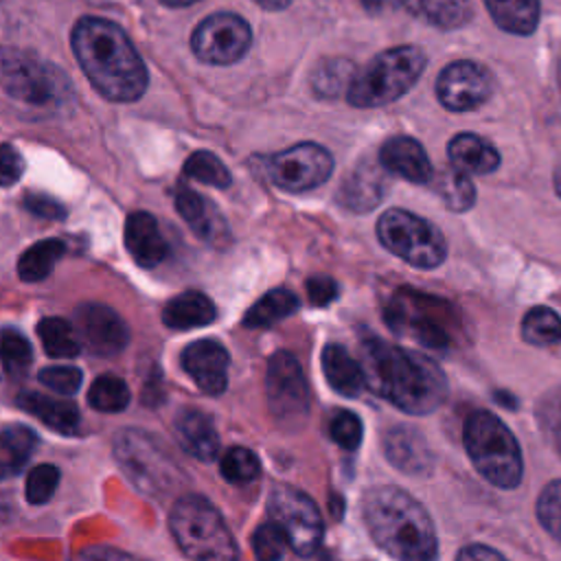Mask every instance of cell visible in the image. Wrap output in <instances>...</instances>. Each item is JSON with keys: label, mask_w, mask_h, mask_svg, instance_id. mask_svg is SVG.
Wrapping results in <instances>:
<instances>
[{"label": "cell", "mask_w": 561, "mask_h": 561, "mask_svg": "<svg viewBox=\"0 0 561 561\" xmlns=\"http://www.w3.org/2000/svg\"><path fill=\"white\" fill-rule=\"evenodd\" d=\"M298 309V298L296 294H291L285 287H276L270 289L267 294H263L243 316V324L250 329H263V327H272L274 322L287 318L289 313H294Z\"/></svg>", "instance_id": "cell-31"}, {"label": "cell", "mask_w": 561, "mask_h": 561, "mask_svg": "<svg viewBox=\"0 0 561 561\" xmlns=\"http://www.w3.org/2000/svg\"><path fill=\"white\" fill-rule=\"evenodd\" d=\"M228 351L217 340H195L182 351V366L206 394H221L228 383Z\"/></svg>", "instance_id": "cell-17"}, {"label": "cell", "mask_w": 561, "mask_h": 561, "mask_svg": "<svg viewBox=\"0 0 561 561\" xmlns=\"http://www.w3.org/2000/svg\"><path fill=\"white\" fill-rule=\"evenodd\" d=\"M449 164L467 175H486L500 167V151L478 134H458L447 145Z\"/></svg>", "instance_id": "cell-24"}, {"label": "cell", "mask_w": 561, "mask_h": 561, "mask_svg": "<svg viewBox=\"0 0 561 561\" xmlns=\"http://www.w3.org/2000/svg\"><path fill=\"white\" fill-rule=\"evenodd\" d=\"M125 245L140 267H156L167 256V241L153 215L136 210L125 221Z\"/></svg>", "instance_id": "cell-21"}, {"label": "cell", "mask_w": 561, "mask_h": 561, "mask_svg": "<svg viewBox=\"0 0 561 561\" xmlns=\"http://www.w3.org/2000/svg\"><path fill=\"white\" fill-rule=\"evenodd\" d=\"M362 357L368 388L408 414H430L447 397L443 368L423 353L366 337Z\"/></svg>", "instance_id": "cell-2"}, {"label": "cell", "mask_w": 561, "mask_h": 561, "mask_svg": "<svg viewBox=\"0 0 561 561\" xmlns=\"http://www.w3.org/2000/svg\"><path fill=\"white\" fill-rule=\"evenodd\" d=\"M390 329L399 335H412L432 348H445L454 342L456 318L451 305L436 296L401 287L383 311Z\"/></svg>", "instance_id": "cell-7"}, {"label": "cell", "mask_w": 561, "mask_h": 561, "mask_svg": "<svg viewBox=\"0 0 561 561\" xmlns=\"http://www.w3.org/2000/svg\"><path fill=\"white\" fill-rule=\"evenodd\" d=\"M59 482V469L50 462L37 465L28 471L26 484H24V495L31 504H44L50 500Z\"/></svg>", "instance_id": "cell-42"}, {"label": "cell", "mask_w": 561, "mask_h": 561, "mask_svg": "<svg viewBox=\"0 0 561 561\" xmlns=\"http://www.w3.org/2000/svg\"><path fill=\"white\" fill-rule=\"evenodd\" d=\"M81 379H83V375L75 366H48V368L39 370V381L48 390L64 394V397L75 394L81 386Z\"/></svg>", "instance_id": "cell-45"}, {"label": "cell", "mask_w": 561, "mask_h": 561, "mask_svg": "<svg viewBox=\"0 0 561 561\" xmlns=\"http://www.w3.org/2000/svg\"><path fill=\"white\" fill-rule=\"evenodd\" d=\"M24 206H26L33 215L44 217V219H61V217L66 215L64 206H61L57 199H53V197H48V195H39V193H28V195L24 197Z\"/></svg>", "instance_id": "cell-49"}, {"label": "cell", "mask_w": 561, "mask_h": 561, "mask_svg": "<svg viewBox=\"0 0 561 561\" xmlns=\"http://www.w3.org/2000/svg\"><path fill=\"white\" fill-rule=\"evenodd\" d=\"M173 199H175V210L199 239L213 245H221L224 241H228L230 237L228 226L210 199L202 197L199 193H195L191 186H184V184L175 188Z\"/></svg>", "instance_id": "cell-19"}, {"label": "cell", "mask_w": 561, "mask_h": 561, "mask_svg": "<svg viewBox=\"0 0 561 561\" xmlns=\"http://www.w3.org/2000/svg\"><path fill=\"white\" fill-rule=\"evenodd\" d=\"M386 2H388V0H362L364 9L370 11V13H379V11L386 7Z\"/></svg>", "instance_id": "cell-53"}, {"label": "cell", "mask_w": 561, "mask_h": 561, "mask_svg": "<svg viewBox=\"0 0 561 561\" xmlns=\"http://www.w3.org/2000/svg\"><path fill=\"white\" fill-rule=\"evenodd\" d=\"M75 329L83 346L96 355H114L129 340L127 324L107 305L85 302L75 311Z\"/></svg>", "instance_id": "cell-16"}, {"label": "cell", "mask_w": 561, "mask_h": 561, "mask_svg": "<svg viewBox=\"0 0 561 561\" xmlns=\"http://www.w3.org/2000/svg\"><path fill=\"white\" fill-rule=\"evenodd\" d=\"M31 357H33L31 344L22 333L13 329L0 331V364L4 373L20 377L28 368Z\"/></svg>", "instance_id": "cell-39"}, {"label": "cell", "mask_w": 561, "mask_h": 561, "mask_svg": "<svg viewBox=\"0 0 561 561\" xmlns=\"http://www.w3.org/2000/svg\"><path fill=\"white\" fill-rule=\"evenodd\" d=\"M70 44L83 75L101 96L116 103L142 96L149 75L118 24L92 15L81 18L72 28Z\"/></svg>", "instance_id": "cell-1"}, {"label": "cell", "mask_w": 561, "mask_h": 561, "mask_svg": "<svg viewBox=\"0 0 561 561\" xmlns=\"http://www.w3.org/2000/svg\"><path fill=\"white\" fill-rule=\"evenodd\" d=\"M329 436L344 449H355L362 443L364 427L355 412L337 410L329 421Z\"/></svg>", "instance_id": "cell-43"}, {"label": "cell", "mask_w": 561, "mask_h": 561, "mask_svg": "<svg viewBox=\"0 0 561 561\" xmlns=\"http://www.w3.org/2000/svg\"><path fill=\"white\" fill-rule=\"evenodd\" d=\"M383 454L388 462L408 476H430L434 469V454L425 436L412 425H392L383 434Z\"/></svg>", "instance_id": "cell-18"}, {"label": "cell", "mask_w": 561, "mask_h": 561, "mask_svg": "<svg viewBox=\"0 0 561 561\" xmlns=\"http://www.w3.org/2000/svg\"><path fill=\"white\" fill-rule=\"evenodd\" d=\"M559 85H561V64H559Z\"/></svg>", "instance_id": "cell-56"}, {"label": "cell", "mask_w": 561, "mask_h": 561, "mask_svg": "<svg viewBox=\"0 0 561 561\" xmlns=\"http://www.w3.org/2000/svg\"><path fill=\"white\" fill-rule=\"evenodd\" d=\"M307 294H309L311 305L327 307L337 296V283L329 276H311L307 280Z\"/></svg>", "instance_id": "cell-48"}, {"label": "cell", "mask_w": 561, "mask_h": 561, "mask_svg": "<svg viewBox=\"0 0 561 561\" xmlns=\"http://www.w3.org/2000/svg\"><path fill=\"white\" fill-rule=\"evenodd\" d=\"M401 4L436 28H460L471 20L469 0H401Z\"/></svg>", "instance_id": "cell-30"}, {"label": "cell", "mask_w": 561, "mask_h": 561, "mask_svg": "<svg viewBox=\"0 0 561 561\" xmlns=\"http://www.w3.org/2000/svg\"><path fill=\"white\" fill-rule=\"evenodd\" d=\"M24 160L13 145H0V186H11L20 180Z\"/></svg>", "instance_id": "cell-47"}, {"label": "cell", "mask_w": 561, "mask_h": 561, "mask_svg": "<svg viewBox=\"0 0 561 561\" xmlns=\"http://www.w3.org/2000/svg\"><path fill=\"white\" fill-rule=\"evenodd\" d=\"M333 156L316 142H298L274 153L267 162L270 180L289 193L311 191L329 180Z\"/></svg>", "instance_id": "cell-14"}, {"label": "cell", "mask_w": 561, "mask_h": 561, "mask_svg": "<svg viewBox=\"0 0 561 561\" xmlns=\"http://www.w3.org/2000/svg\"><path fill=\"white\" fill-rule=\"evenodd\" d=\"M221 476L232 484H248L259 478L261 462L248 447H230L219 462Z\"/></svg>", "instance_id": "cell-38"}, {"label": "cell", "mask_w": 561, "mask_h": 561, "mask_svg": "<svg viewBox=\"0 0 561 561\" xmlns=\"http://www.w3.org/2000/svg\"><path fill=\"white\" fill-rule=\"evenodd\" d=\"M252 44L250 24L230 11L213 13L199 22L191 37V48L195 57L204 64L228 66L239 61Z\"/></svg>", "instance_id": "cell-13"}, {"label": "cell", "mask_w": 561, "mask_h": 561, "mask_svg": "<svg viewBox=\"0 0 561 561\" xmlns=\"http://www.w3.org/2000/svg\"><path fill=\"white\" fill-rule=\"evenodd\" d=\"M462 443L476 471L500 489H515L524 476V458L515 434L500 416L476 410L462 427Z\"/></svg>", "instance_id": "cell-4"}, {"label": "cell", "mask_w": 561, "mask_h": 561, "mask_svg": "<svg viewBox=\"0 0 561 561\" xmlns=\"http://www.w3.org/2000/svg\"><path fill=\"white\" fill-rule=\"evenodd\" d=\"M539 421H541V427L552 438V443L557 445V451L561 454V390L554 394H548L541 401Z\"/></svg>", "instance_id": "cell-46"}, {"label": "cell", "mask_w": 561, "mask_h": 561, "mask_svg": "<svg viewBox=\"0 0 561 561\" xmlns=\"http://www.w3.org/2000/svg\"><path fill=\"white\" fill-rule=\"evenodd\" d=\"M383 193H386V180L379 167H375L373 162H362L342 182L337 199L348 210L366 213L381 202Z\"/></svg>", "instance_id": "cell-23"}, {"label": "cell", "mask_w": 561, "mask_h": 561, "mask_svg": "<svg viewBox=\"0 0 561 561\" xmlns=\"http://www.w3.org/2000/svg\"><path fill=\"white\" fill-rule=\"evenodd\" d=\"M160 2H164L167 7H188V4H195L199 0H160Z\"/></svg>", "instance_id": "cell-55"}, {"label": "cell", "mask_w": 561, "mask_h": 561, "mask_svg": "<svg viewBox=\"0 0 561 561\" xmlns=\"http://www.w3.org/2000/svg\"><path fill=\"white\" fill-rule=\"evenodd\" d=\"M322 373L329 386L342 397H359V392L366 388L362 364L353 359L342 344L331 342L322 348Z\"/></svg>", "instance_id": "cell-25"}, {"label": "cell", "mask_w": 561, "mask_h": 561, "mask_svg": "<svg viewBox=\"0 0 561 561\" xmlns=\"http://www.w3.org/2000/svg\"><path fill=\"white\" fill-rule=\"evenodd\" d=\"M114 456L131 484L147 495H164L182 480V471L169 451L140 430L127 427L118 432Z\"/></svg>", "instance_id": "cell-8"}, {"label": "cell", "mask_w": 561, "mask_h": 561, "mask_svg": "<svg viewBox=\"0 0 561 561\" xmlns=\"http://www.w3.org/2000/svg\"><path fill=\"white\" fill-rule=\"evenodd\" d=\"M348 70H353V66L348 61H342V59H335V61H327L322 68L316 70V77H313V85L320 94H327V96H333L340 92L342 85L348 88L351 79H348Z\"/></svg>", "instance_id": "cell-44"}, {"label": "cell", "mask_w": 561, "mask_h": 561, "mask_svg": "<svg viewBox=\"0 0 561 561\" xmlns=\"http://www.w3.org/2000/svg\"><path fill=\"white\" fill-rule=\"evenodd\" d=\"M377 237L388 252L414 267L432 270L447 256L443 232L425 217L403 208H390L379 217Z\"/></svg>", "instance_id": "cell-9"}, {"label": "cell", "mask_w": 561, "mask_h": 561, "mask_svg": "<svg viewBox=\"0 0 561 561\" xmlns=\"http://www.w3.org/2000/svg\"><path fill=\"white\" fill-rule=\"evenodd\" d=\"M427 64L419 46H394L375 55L353 75L346 99L355 107H381L403 96L423 75Z\"/></svg>", "instance_id": "cell-5"}, {"label": "cell", "mask_w": 561, "mask_h": 561, "mask_svg": "<svg viewBox=\"0 0 561 561\" xmlns=\"http://www.w3.org/2000/svg\"><path fill=\"white\" fill-rule=\"evenodd\" d=\"M537 519L543 530L561 541V480L548 482L537 500Z\"/></svg>", "instance_id": "cell-41"}, {"label": "cell", "mask_w": 561, "mask_h": 561, "mask_svg": "<svg viewBox=\"0 0 561 561\" xmlns=\"http://www.w3.org/2000/svg\"><path fill=\"white\" fill-rule=\"evenodd\" d=\"M18 405L26 412H31L35 419H39L42 423H46L48 427H53L55 432H64L70 434L77 430L79 425V408L64 399V397H48L35 390L28 392H20L18 394Z\"/></svg>", "instance_id": "cell-26"}, {"label": "cell", "mask_w": 561, "mask_h": 561, "mask_svg": "<svg viewBox=\"0 0 561 561\" xmlns=\"http://www.w3.org/2000/svg\"><path fill=\"white\" fill-rule=\"evenodd\" d=\"M287 548L289 539L280 524H276L274 519L261 524L252 535V550L259 561H280Z\"/></svg>", "instance_id": "cell-40"}, {"label": "cell", "mask_w": 561, "mask_h": 561, "mask_svg": "<svg viewBox=\"0 0 561 561\" xmlns=\"http://www.w3.org/2000/svg\"><path fill=\"white\" fill-rule=\"evenodd\" d=\"M522 337L533 346H552L561 342V316L543 305L526 311L522 320Z\"/></svg>", "instance_id": "cell-34"}, {"label": "cell", "mask_w": 561, "mask_h": 561, "mask_svg": "<svg viewBox=\"0 0 561 561\" xmlns=\"http://www.w3.org/2000/svg\"><path fill=\"white\" fill-rule=\"evenodd\" d=\"M180 445L197 460H213L219 454V434L213 419L195 408L180 410L173 421Z\"/></svg>", "instance_id": "cell-22"}, {"label": "cell", "mask_w": 561, "mask_h": 561, "mask_svg": "<svg viewBox=\"0 0 561 561\" xmlns=\"http://www.w3.org/2000/svg\"><path fill=\"white\" fill-rule=\"evenodd\" d=\"M0 88L15 101L44 107L64 99L68 81L39 57L13 46H0Z\"/></svg>", "instance_id": "cell-10"}, {"label": "cell", "mask_w": 561, "mask_h": 561, "mask_svg": "<svg viewBox=\"0 0 561 561\" xmlns=\"http://www.w3.org/2000/svg\"><path fill=\"white\" fill-rule=\"evenodd\" d=\"M362 513L373 541L397 561H434L438 554L436 528L408 491L379 484L366 491Z\"/></svg>", "instance_id": "cell-3"}, {"label": "cell", "mask_w": 561, "mask_h": 561, "mask_svg": "<svg viewBox=\"0 0 561 561\" xmlns=\"http://www.w3.org/2000/svg\"><path fill=\"white\" fill-rule=\"evenodd\" d=\"M129 399V388L118 375H101L88 390V403L99 412H121L127 408Z\"/></svg>", "instance_id": "cell-36"}, {"label": "cell", "mask_w": 561, "mask_h": 561, "mask_svg": "<svg viewBox=\"0 0 561 561\" xmlns=\"http://www.w3.org/2000/svg\"><path fill=\"white\" fill-rule=\"evenodd\" d=\"M493 22L513 35H530L539 24V0H484Z\"/></svg>", "instance_id": "cell-29"}, {"label": "cell", "mask_w": 561, "mask_h": 561, "mask_svg": "<svg viewBox=\"0 0 561 561\" xmlns=\"http://www.w3.org/2000/svg\"><path fill=\"white\" fill-rule=\"evenodd\" d=\"M180 550L191 561H237L239 550L221 513L202 495L180 497L169 517Z\"/></svg>", "instance_id": "cell-6"}, {"label": "cell", "mask_w": 561, "mask_h": 561, "mask_svg": "<svg viewBox=\"0 0 561 561\" xmlns=\"http://www.w3.org/2000/svg\"><path fill=\"white\" fill-rule=\"evenodd\" d=\"M436 191L443 197L445 206L454 213H465L476 202V186L471 182V175L449 167L445 169L436 180Z\"/></svg>", "instance_id": "cell-35"}, {"label": "cell", "mask_w": 561, "mask_h": 561, "mask_svg": "<svg viewBox=\"0 0 561 561\" xmlns=\"http://www.w3.org/2000/svg\"><path fill=\"white\" fill-rule=\"evenodd\" d=\"M72 561H140V559L129 557L114 548H88L81 554H77Z\"/></svg>", "instance_id": "cell-51"}, {"label": "cell", "mask_w": 561, "mask_h": 561, "mask_svg": "<svg viewBox=\"0 0 561 561\" xmlns=\"http://www.w3.org/2000/svg\"><path fill=\"white\" fill-rule=\"evenodd\" d=\"M64 243L59 239H44L26 248L18 261V274L26 283L44 280L57 261L64 256Z\"/></svg>", "instance_id": "cell-32"}, {"label": "cell", "mask_w": 561, "mask_h": 561, "mask_svg": "<svg viewBox=\"0 0 561 561\" xmlns=\"http://www.w3.org/2000/svg\"><path fill=\"white\" fill-rule=\"evenodd\" d=\"M493 90L489 70L471 59H460L443 68L436 79V96L449 112L478 110Z\"/></svg>", "instance_id": "cell-15"}, {"label": "cell", "mask_w": 561, "mask_h": 561, "mask_svg": "<svg viewBox=\"0 0 561 561\" xmlns=\"http://www.w3.org/2000/svg\"><path fill=\"white\" fill-rule=\"evenodd\" d=\"M554 191H557V195L561 197V160H559V164H557V169H554Z\"/></svg>", "instance_id": "cell-54"}, {"label": "cell", "mask_w": 561, "mask_h": 561, "mask_svg": "<svg viewBox=\"0 0 561 561\" xmlns=\"http://www.w3.org/2000/svg\"><path fill=\"white\" fill-rule=\"evenodd\" d=\"M182 173L188 180L215 186V188H226L230 186V171L228 167L210 151H195L191 158L184 162Z\"/></svg>", "instance_id": "cell-37"}, {"label": "cell", "mask_w": 561, "mask_h": 561, "mask_svg": "<svg viewBox=\"0 0 561 561\" xmlns=\"http://www.w3.org/2000/svg\"><path fill=\"white\" fill-rule=\"evenodd\" d=\"M37 335L42 340L44 351L50 357H75L81 348V340L77 335V329L61 318H44L37 324Z\"/></svg>", "instance_id": "cell-33"}, {"label": "cell", "mask_w": 561, "mask_h": 561, "mask_svg": "<svg viewBox=\"0 0 561 561\" xmlns=\"http://www.w3.org/2000/svg\"><path fill=\"white\" fill-rule=\"evenodd\" d=\"M267 508L272 519L285 530L289 548L296 554L309 557L318 550L324 526L316 502L307 493L289 484H276L270 493Z\"/></svg>", "instance_id": "cell-11"}, {"label": "cell", "mask_w": 561, "mask_h": 561, "mask_svg": "<svg viewBox=\"0 0 561 561\" xmlns=\"http://www.w3.org/2000/svg\"><path fill=\"white\" fill-rule=\"evenodd\" d=\"M215 316L217 311L213 300L202 291H193V289L173 296L162 309V322L169 329H178V331L206 327L215 320Z\"/></svg>", "instance_id": "cell-27"}, {"label": "cell", "mask_w": 561, "mask_h": 561, "mask_svg": "<svg viewBox=\"0 0 561 561\" xmlns=\"http://www.w3.org/2000/svg\"><path fill=\"white\" fill-rule=\"evenodd\" d=\"M381 167L414 184H425L434 178V167L425 149L410 136H394L386 140L379 149Z\"/></svg>", "instance_id": "cell-20"}, {"label": "cell", "mask_w": 561, "mask_h": 561, "mask_svg": "<svg viewBox=\"0 0 561 561\" xmlns=\"http://www.w3.org/2000/svg\"><path fill=\"white\" fill-rule=\"evenodd\" d=\"M37 447V436L22 423H11L0 430V480L24 469Z\"/></svg>", "instance_id": "cell-28"}, {"label": "cell", "mask_w": 561, "mask_h": 561, "mask_svg": "<svg viewBox=\"0 0 561 561\" xmlns=\"http://www.w3.org/2000/svg\"><path fill=\"white\" fill-rule=\"evenodd\" d=\"M265 394L272 416L285 427H298L309 412V390L298 359L278 351L267 362Z\"/></svg>", "instance_id": "cell-12"}, {"label": "cell", "mask_w": 561, "mask_h": 561, "mask_svg": "<svg viewBox=\"0 0 561 561\" xmlns=\"http://www.w3.org/2000/svg\"><path fill=\"white\" fill-rule=\"evenodd\" d=\"M456 561H506L495 548H489L484 543H469L460 548Z\"/></svg>", "instance_id": "cell-50"}, {"label": "cell", "mask_w": 561, "mask_h": 561, "mask_svg": "<svg viewBox=\"0 0 561 561\" xmlns=\"http://www.w3.org/2000/svg\"><path fill=\"white\" fill-rule=\"evenodd\" d=\"M259 7L267 9V11H278V9H285L289 4V0H254Z\"/></svg>", "instance_id": "cell-52"}]
</instances>
